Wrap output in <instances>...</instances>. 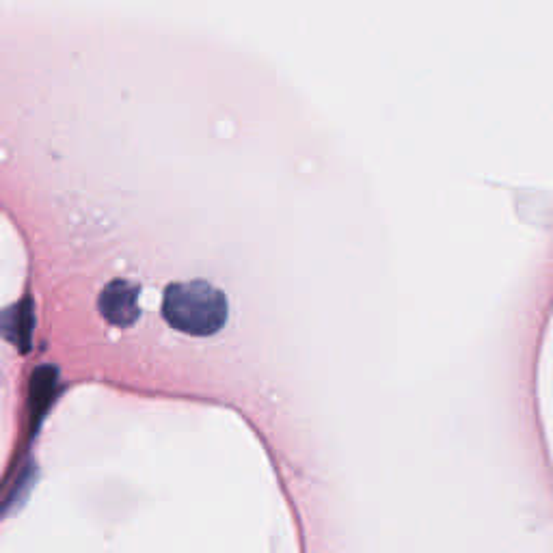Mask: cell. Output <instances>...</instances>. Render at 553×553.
Segmentation results:
<instances>
[{
  "mask_svg": "<svg viewBox=\"0 0 553 553\" xmlns=\"http://www.w3.org/2000/svg\"><path fill=\"white\" fill-rule=\"evenodd\" d=\"M163 314L169 325L191 335L217 333L227 320L225 294L206 281L171 283L165 292Z\"/></svg>",
  "mask_w": 553,
  "mask_h": 553,
  "instance_id": "obj_1",
  "label": "cell"
},
{
  "mask_svg": "<svg viewBox=\"0 0 553 553\" xmlns=\"http://www.w3.org/2000/svg\"><path fill=\"white\" fill-rule=\"evenodd\" d=\"M7 325H0L3 331L11 340L22 344V348H29V335H31V305L22 303L20 307L7 309L5 312Z\"/></svg>",
  "mask_w": 553,
  "mask_h": 553,
  "instance_id": "obj_3",
  "label": "cell"
},
{
  "mask_svg": "<svg viewBox=\"0 0 553 553\" xmlns=\"http://www.w3.org/2000/svg\"><path fill=\"white\" fill-rule=\"evenodd\" d=\"M55 381H57V372L52 368H42L35 372L33 385H31V411L35 417H39L46 411L48 402L52 398V389H55Z\"/></svg>",
  "mask_w": 553,
  "mask_h": 553,
  "instance_id": "obj_4",
  "label": "cell"
},
{
  "mask_svg": "<svg viewBox=\"0 0 553 553\" xmlns=\"http://www.w3.org/2000/svg\"><path fill=\"white\" fill-rule=\"evenodd\" d=\"M139 288L130 281L117 279L102 290L100 312L113 325L126 327L139 318Z\"/></svg>",
  "mask_w": 553,
  "mask_h": 553,
  "instance_id": "obj_2",
  "label": "cell"
}]
</instances>
